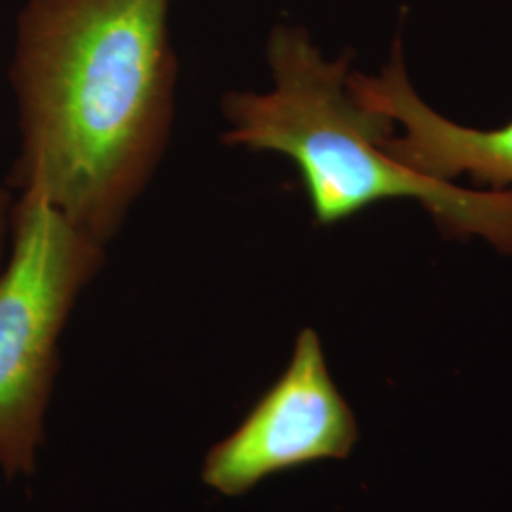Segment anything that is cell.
Masks as SVG:
<instances>
[{
    "instance_id": "1",
    "label": "cell",
    "mask_w": 512,
    "mask_h": 512,
    "mask_svg": "<svg viewBox=\"0 0 512 512\" xmlns=\"http://www.w3.org/2000/svg\"><path fill=\"white\" fill-rule=\"evenodd\" d=\"M171 0H27L10 80L12 184L107 243L162 162L175 112Z\"/></svg>"
},
{
    "instance_id": "2",
    "label": "cell",
    "mask_w": 512,
    "mask_h": 512,
    "mask_svg": "<svg viewBox=\"0 0 512 512\" xmlns=\"http://www.w3.org/2000/svg\"><path fill=\"white\" fill-rule=\"evenodd\" d=\"M349 59L327 61L306 29L277 25L268 38L274 90L224 97V143L291 158L319 224L389 198H414L444 232L480 236L512 255V190H465L393 160L385 143L395 122L349 92Z\"/></svg>"
},
{
    "instance_id": "3",
    "label": "cell",
    "mask_w": 512,
    "mask_h": 512,
    "mask_svg": "<svg viewBox=\"0 0 512 512\" xmlns=\"http://www.w3.org/2000/svg\"><path fill=\"white\" fill-rule=\"evenodd\" d=\"M10 241L0 272V469L18 478L35 473L59 336L101 270L103 243L33 190L14 203Z\"/></svg>"
},
{
    "instance_id": "4",
    "label": "cell",
    "mask_w": 512,
    "mask_h": 512,
    "mask_svg": "<svg viewBox=\"0 0 512 512\" xmlns=\"http://www.w3.org/2000/svg\"><path fill=\"white\" fill-rule=\"evenodd\" d=\"M357 440V420L330 378L321 340L304 329L281 378L205 456L203 482L217 494L239 497L268 476L346 459Z\"/></svg>"
},
{
    "instance_id": "5",
    "label": "cell",
    "mask_w": 512,
    "mask_h": 512,
    "mask_svg": "<svg viewBox=\"0 0 512 512\" xmlns=\"http://www.w3.org/2000/svg\"><path fill=\"white\" fill-rule=\"evenodd\" d=\"M348 86L357 101L403 126V135H391L385 150L414 173L444 183L465 173L495 190L512 184V122L505 128L478 131L427 107L410 86L399 40L380 76L349 73Z\"/></svg>"
},
{
    "instance_id": "6",
    "label": "cell",
    "mask_w": 512,
    "mask_h": 512,
    "mask_svg": "<svg viewBox=\"0 0 512 512\" xmlns=\"http://www.w3.org/2000/svg\"><path fill=\"white\" fill-rule=\"evenodd\" d=\"M12 213H14L12 196L6 188H0V272L6 262V241L12 234Z\"/></svg>"
}]
</instances>
